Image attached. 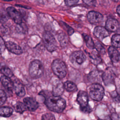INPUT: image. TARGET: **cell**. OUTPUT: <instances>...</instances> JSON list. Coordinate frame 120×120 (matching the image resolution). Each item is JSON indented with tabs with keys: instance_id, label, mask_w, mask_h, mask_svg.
I'll return each mask as SVG.
<instances>
[{
	"instance_id": "6da1fadb",
	"label": "cell",
	"mask_w": 120,
	"mask_h": 120,
	"mask_svg": "<svg viewBox=\"0 0 120 120\" xmlns=\"http://www.w3.org/2000/svg\"><path fill=\"white\" fill-rule=\"evenodd\" d=\"M45 103L50 110L58 113L61 112L66 106V101L60 96H49L45 98Z\"/></svg>"
},
{
	"instance_id": "7a4b0ae2",
	"label": "cell",
	"mask_w": 120,
	"mask_h": 120,
	"mask_svg": "<svg viewBox=\"0 0 120 120\" xmlns=\"http://www.w3.org/2000/svg\"><path fill=\"white\" fill-rule=\"evenodd\" d=\"M89 90L90 98L95 101H101L105 95L104 89L99 83H92L90 86Z\"/></svg>"
},
{
	"instance_id": "3957f363",
	"label": "cell",
	"mask_w": 120,
	"mask_h": 120,
	"mask_svg": "<svg viewBox=\"0 0 120 120\" xmlns=\"http://www.w3.org/2000/svg\"><path fill=\"white\" fill-rule=\"evenodd\" d=\"M52 68L53 73L59 78H63L67 74L65 63L60 59H56L52 63Z\"/></svg>"
},
{
	"instance_id": "277c9868",
	"label": "cell",
	"mask_w": 120,
	"mask_h": 120,
	"mask_svg": "<svg viewBox=\"0 0 120 120\" xmlns=\"http://www.w3.org/2000/svg\"><path fill=\"white\" fill-rule=\"evenodd\" d=\"M29 74L34 79L40 77L43 73V67L41 62L38 60H34L30 65Z\"/></svg>"
},
{
	"instance_id": "5b68a950",
	"label": "cell",
	"mask_w": 120,
	"mask_h": 120,
	"mask_svg": "<svg viewBox=\"0 0 120 120\" xmlns=\"http://www.w3.org/2000/svg\"><path fill=\"white\" fill-rule=\"evenodd\" d=\"M43 41L45 48L48 51L52 52L57 49V42L52 34L50 32L46 31L44 32Z\"/></svg>"
},
{
	"instance_id": "8992f818",
	"label": "cell",
	"mask_w": 120,
	"mask_h": 120,
	"mask_svg": "<svg viewBox=\"0 0 120 120\" xmlns=\"http://www.w3.org/2000/svg\"><path fill=\"white\" fill-rule=\"evenodd\" d=\"M7 12L9 16L17 24L22 22V18L20 13L13 7H9L7 8Z\"/></svg>"
},
{
	"instance_id": "52a82bcc",
	"label": "cell",
	"mask_w": 120,
	"mask_h": 120,
	"mask_svg": "<svg viewBox=\"0 0 120 120\" xmlns=\"http://www.w3.org/2000/svg\"><path fill=\"white\" fill-rule=\"evenodd\" d=\"M70 61L78 65H81L86 60V56L81 51H75L70 56Z\"/></svg>"
},
{
	"instance_id": "ba28073f",
	"label": "cell",
	"mask_w": 120,
	"mask_h": 120,
	"mask_svg": "<svg viewBox=\"0 0 120 120\" xmlns=\"http://www.w3.org/2000/svg\"><path fill=\"white\" fill-rule=\"evenodd\" d=\"M105 28L108 31L116 32L120 28V25L118 21L112 18H108L105 23Z\"/></svg>"
},
{
	"instance_id": "9c48e42d",
	"label": "cell",
	"mask_w": 120,
	"mask_h": 120,
	"mask_svg": "<svg viewBox=\"0 0 120 120\" xmlns=\"http://www.w3.org/2000/svg\"><path fill=\"white\" fill-rule=\"evenodd\" d=\"M77 101L80 105V109L87 106L89 105V98L87 92L82 90L79 91L77 94Z\"/></svg>"
},
{
	"instance_id": "30bf717a",
	"label": "cell",
	"mask_w": 120,
	"mask_h": 120,
	"mask_svg": "<svg viewBox=\"0 0 120 120\" xmlns=\"http://www.w3.org/2000/svg\"><path fill=\"white\" fill-rule=\"evenodd\" d=\"M87 19L91 24H98L100 22L103 18V15L99 12L91 11L89 12L87 15Z\"/></svg>"
},
{
	"instance_id": "8fae6325",
	"label": "cell",
	"mask_w": 120,
	"mask_h": 120,
	"mask_svg": "<svg viewBox=\"0 0 120 120\" xmlns=\"http://www.w3.org/2000/svg\"><path fill=\"white\" fill-rule=\"evenodd\" d=\"M102 74L101 72L94 70L90 72L88 75V80L92 83H99L103 81Z\"/></svg>"
},
{
	"instance_id": "7c38bea8",
	"label": "cell",
	"mask_w": 120,
	"mask_h": 120,
	"mask_svg": "<svg viewBox=\"0 0 120 120\" xmlns=\"http://www.w3.org/2000/svg\"><path fill=\"white\" fill-rule=\"evenodd\" d=\"M115 75L113 71L110 69H106L102 74V80L105 85L112 84L114 81Z\"/></svg>"
},
{
	"instance_id": "4fadbf2b",
	"label": "cell",
	"mask_w": 120,
	"mask_h": 120,
	"mask_svg": "<svg viewBox=\"0 0 120 120\" xmlns=\"http://www.w3.org/2000/svg\"><path fill=\"white\" fill-rule=\"evenodd\" d=\"M23 100L27 109L30 111H34L38 107V103L34 98L26 97Z\"/></svg>"
},
{
	"instance_id": "5bb4252c",
	"label": "cell",
	"mask_w": 120,
	"mask_h": 120,
	"mask_svg": "<svg viewBox=\"0 0 120 120\" xmlns=\"http://www.w3.org/2000/svg\"><path fill=\"white\" fill-rule=\"evenodd\" d=\"M93 34L98 39L102 40L109 35L108 31L105 28L102 26H97L95 28Z\"/></svg>"
},
{
	"instance_id": "9a60e30c",
	"label": "cell",
	"mask_w": 120,
	"mask_h": 120,
	"mask_svg": "<svg viewBox=\"0 0 120 120\" xmlns=\"http://www.w3.org/2000/svg\"><path fill=\"white\" fill-rule=\"evenodd\" d=\"M5 44L6 47L12 53L17 55H19L22 53V48L17 44L10 41H7Z\"/></svg>"
},
{
	"instance_id": "2e32d148",
	"label": "cell",
	"mask_w": 120,
	"mask_h": 120,
	"mask_svg": "<svg viewBox=\"0 0 120 120\" xmlns=\"http://www.w3.org/2000/svg\"><path fill=\"white\" fill-rule=\"evenodd\" d=\"M64 89V84L60 81H57L53 83L52 94L54 96H60L63 93Z\"/></svg>"
},
{
	"instance_id": "e0dca14e",
	"label": "cell",
	"mask_w": 120,
	"mask_h": 120,
	"mask_svg": "<svg viewBox=\"0 0 120 120\" xmlns=\"http://www.w3.org/2000/svg\"><path fill=\"white\" fill-rule=\"evenodd\" d=\"M13 82V89L14 90L16 94L20 97H23L25 94V91L24 86L22 82L18 80H15Z\"/></svg>"
},
{
	"instance_id": "ac0fdd59",
	"label": "cell",
	"mask_w": 120,
	"mask_h": 120,
	"mask_svg": "<svg viewBox=\"0 0 120 120\" xmlns=\"http://www.w3.org/2000/svg\"><path fill=\"white\" fill-rule=\"evenodd\" d=\"M109 56L111 60L115 63L118 62L120 59V53L113 46H110L108 48Z\"/></svg>"
},
{
	"instance_id": "d6986e66",
	"label": "cell",
	"mask_w": 120,
	"mask_h": 120,
	"mask_svg": "<svg viewBox=\"0 0 120 120\" xmlns=\"http://www.w3.org/2000/svg\"><path fill=\"white\" fill-rule=\"evenodd\" d=\"M1 83L4 87L8 91H12L14 88V82L7 76L2 75L0 79Z\"/></svg>"
},
{
	"instance_id": "ffe728a7",
	"label": "cell",
	"mask_w": 120,
	"mask_h": 120,
	"mask_svg": "<svg viewBox=\"0 0 120 120\" xmlns=\"http://www.w3.org/2000/svg\"><path fill=\"white\" fill-rule=\"evenodd\" d=\"M89 57L90 61L95 65H98L102 61V59L99 54L98 52L96 51L92 52L89 54Z\"/></svg>"
},
{
	"instance_id": "44dd1931",
	"label": "cell",
	"mask_w": 120,
	"mask_h": 120,
	"mask_svg": "<svg viewBox=\"0 0 120 120\" xmlns=\"http://www.w3.org/2000/svg\"><path fill=\"white\" fill-rule=\"evenodd\" d=\"M13 112L12 108L8 106L0 107V116L8 117L10 116Z\"/></svg>"
},
{
	"instance_id": "7402d4cb",
	"label": "cell",
	"mask_w": 120,
	"mask_h": 120,
	"mask_svg": "<svg viewBox=\"0 0 120 120\" xmlns=\"http://www.w3.org/2000/svg\"><path fill=\"white\" fill-rule=\"evenodd\" d=\"M82 37L87 47L90 49H93L95 48V44L91 37L86 34H83Z\"/></svg>"
},
{
	"instance_id": "603a6c76",
	"label": "cell",
	"mask_w": 120,
	"mask_h": 120,
	"mask_svg": "<svg viewBox=\"0 0 120 120\" xmlns=\"http://www.w3.org/2000/svg\"><path fill=\"white\" fill-rule=\"evenodd\" d=\"M64 89L68 92L75 91L77 90V87L76 84L72 82L68 81L64 84Z\"/></svg>"
},
{
	"instance_id": "cb8c5ba5",
	"label": "cell",
	"mask_w": 120,
	"mask_h": 120,
	"mask_svg": "<svg viewBox=\"0 0 120 120\" xmlns=\"http://www.w3.org/2000/svg\"><path fill=\"white\" fill-rule=\"evenodd\" d=\"M0 71L4 75L9 78L11 77L13 75L11 70L6 65L2 64L0 65Z\"/></svg>"
},
{
	"instance_id": "d4e9b609",
	"label": "cell",
	"mask_w": 120,
	"mask_h": 120,
	"mask_svg": "<svg viewBox=\"0 0 120 120\" xmlns=\"http://www.w3.org/2000/svg\"><path fill=\"white\" fill-rule=\"evenodd\" d=\"M15 111L19 113H22L27 110V108L24 103L21 102H17L14 105Z\"/></svg>"
},
{
	"instance_id": "484cf974",
	"label": "cell",
	"mask_w": 120,
	"mask_h": 120,
	"mask_svg": "<svg viewBox=\"0 0 120 120\" xmlns=\"http://www.w3.org/2000/svg\"><path fill=\"white\" fill-rule=\"evenodd\" d=\"M111 42L113 47H120V35L116 34L113 35L112 37Z\"/></svg>"
},
{
	"instance_id": "4316f807",
	"label": "cell",
	"mask_w": 120,
	"mask_h": 120,
	"mask_svg": "<svg viewBox=\"0 0 120 120\" xmlns=\"http://www.w3.org/2000/svg\"><path fill=\"white\" fill-rule=\"evenodd\" d=\"M16 30L18 32L20 33L25 34L28 31V28L26 25L24 23L22 22L20 24H17V26L16 27Z\"/></svg>"
},
{
	"instance_id": "83f0119b",
	"label": "cell",
	"mask_w": 120,
	"mask_h": 120,
	"mask_svg": "<svg viewBox=\"0 0 120 120\" xmlns=\"http://www.w3.org/2000/svg\"><path fill=\"white\" fill-rule=\"evenodd\" d=\"M9 15L7 11L0 9V23H3L7 22L9 19Z\"/></svg>"
},
{
	"instance_id": "f1b7e54d",
	"label": "cell",
	"mask_w": 120,
	"mask_h": 120,
	"mask_svg": "<svg viewBox=\"0 0 120 120\" xmlns=\"http://www.w3.org/2000/svg\"><path fill=\"white\" fill-rule=\"evenodd\" d=\"M58 38L61 46H65L67 44L68 41V38L64 33L62 32L59 34V38Z\"/></svg>"
},
{
	"instance_id": "f546056e",
	"label": "cell",
	"mask_w": 120,
	"mask_h": 120,
	"mask_svg": "<svg viewBox=\"0 0 120 120\" xmlns=\"http://www.w3.org/2000/svg\"><path fill=\"white\" fill-rule=\"evenodd\" d=\"M95 48L98 52L102 54H104L105 52V49L104 47L98 42H96L95 44Z\"/></svg>"
},
{
	"instance_id": "4dcf8cb0",
	"label": "cell",
	"mask_w": 120,
	"mask_h": 120,
	"mask_svg": "<svg viewBox=\"0 0 120 120\" xmlns=\"http://www.w3.org/2000/svg\"><path fill=\"white\" fill-rule=\"evenodd\" d=\"M7 97L4 90H0V106L4 104L6 100Z\"/></svg>"
},
{
	"instance_id": "1f68e13d",
	"label": "cell",
	"mask_w": 120,
	"mask_h": 120,
	"mask_svg": "<svg viewBox=\"0 0 120 120\" xmlns=\"http://www.w3.org/2000/svg\"><path fill=\"white\" fill-rule=\"evenodd\" d=\"M42 120H55V118L52 113H46L42 116Z\"/></svg>"
},
{
	"instance_id": "d6a6232c",
	"label": "cell",
	"mask_w": 120,
	"mask_h": 120,
	"mask_svg": "<svg viewBox=\"0 0 120 120\" xmlns=\"http://www.w3.org/2000/svg\"><path fill=\"white\" fill-rule=\"evenodd\" d=\"M111 95L112 98L117 102L120 103V95L116 91H113L111 93Z\"/></svg>"
},
{
	"instance_id": "836d02e7",
	"label": "cell",
	"mask_w": 120,
	"mask_h": 120,
	"mask_svg": "<svg viewBox=\"0 0 120 120\" xmlns=\"http://www.w3.org/2000/svg\"><path fill=\"white\" fill-rule=\"evenodd\" d=\"M6 48V44L2 37H0V54L3 52Z\"/></svg>"
},
{
	"instance_id": "e575fe53",
	"label": "cell",
	"mask_w": 120,
	"mask_h": 120,
	"mask_svg": "<svg viewBox=\"0 0 120 120\" xmlns=\"http://www.w3.org/2000/svg\"><path fill=\"white\" fill-rule=\"evenodd\" d=\"M63 23V26H64V27L66 28V30L68 33V34L69 35H71L74 33V30L72 29V28H71V27L67 25L66 23L64 22Z\"/></svg>"
},
{
	"instance_id": "d590c367",
	"label": "cell",
	"mask_w": 120,
	"mask_h": 120,
	"mask_svg": "<svg viewBox=\"0 0 120 120\" xmlns=\"http://www.w3.org/2000/svg\"><path fill=\"white\" fill-rule=\"evenodd\" d=\"M79 0H65V4L68 6H72L78 2Z\"/></svg>"
},
{
	"instance_id": "8d00e7d4",
	"label": "cell",
	"mask_w": 120,
	"mask_h": 120,
	"mask_svg": "<svg viewBox=\"0 0 120 120\" xmlns=\"http://www.w3.org/2000/svg\"><path fill=\"white\" fill-rule=\"evenodd\" d=\"M82 1L85 4L90 6H95L96 3V0H82Z\"/></svg>"
},
{
	"instance_id": "74e56055",
	"label": "cell",
	"mask_w": 120,
	"mask_h": 120,
	"mask_svg": "<svg viewBox=\"0 0 120 120\" xmlns=\"http://www.w3.org/2000/svg\"><path fill=\"white\" fill-rule=\"evenodd\" d=\"M81 110L84 113H90L92 111V109L91 107L89 105H88L87 106L82 109H81Z\"/></svg>"
},
{
	"instance_id": "f35d334b",
	"label": "cell",
	"mask_w": 120,
	"mask_h": 120,
	"mask_svg": "<svg viewBox=\"0 0 120 120\" xmlns=\"http://www.w3.org/2000/svg\"><path fill=\"white\" fill-rule=\"evenodd\" d=\"M111 118L112 120H120V117L116 113H112L111 115Z\"/></svg>"
},
{
	"instance_id": "ab89813d",
	"label": "cell",
	"mask_w": 120,
	"mask_h": 120,
	"mask_svg": "<svg viewBox=\"0 0 120 120\" xmlns=\"http://www.w3.org/2000/svg\"><path fill=\"white\" fill-rule=\"evenodd\" d=\"M98 120H112L111 117L107 116H105V117H104L103 119H98Z\"/></svg>"
},
{
	"instance_id": "60d3db41",
	"label": "cell",
	"mask_w": 120,
	"mask_h": 120,
	"mask_svg": "<svg viewBox=\"0 0 120 120\" xmlns=\"http://www.w3.org/2000/svg\"><path fill=\"white\" fill-rule=\"evenodd\" d=\"M116 12L117 13V14H118V15L120 16V5H119L117 8H116Z\"/></svg>"
},
{
	"instance_id": "b9f144b4",
	"label": "cell",
	"mask_w": 120,
	"mask_h": 120,
	"mask_svg": "<svg viewBox=\"0 0 120 120\" xmlns=\"http://www.w3.org/2000/svg\"><path fill=\"white\" fill-rule=\"evenodd\" d=\"M5 0V1H11V0Z\"/></svg>"
}]
</instances>
